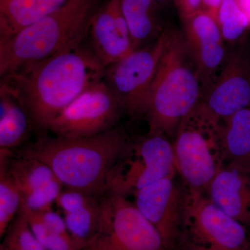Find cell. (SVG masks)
Instances as JSON below:
<instances>
[{"label": "cell", "instance_id": "27", "mask_svg": "<svg viewBox=\"0 0 250 250\" xmlns=\"http://www.w3.org/2000/svg\"><path fill=\"white\" fill-rule=\"evenodd\" d=\"M98 199L100 198L92 196L81 190L65 188L59 194L56 200V204L63 212V214H65L86 207Z\"/></svg>", "mask_w": 250, "mask_h": 250}, {"label": "cell", "instance_id": "14", "mask_svg": "<svg viewBox=\"0 0 250 250\" xmlns=\"http://www.w3.org/2000/svg\"><path fill=\"white\" fill-rule=\"evenodd\" d=\"M89 31L91 50L105 67L134 51L118 0H107L97 10Z\"/></svg>", "mask_w": 250, "mask_h": 250}, {"label": "cell", "instance_id": "25", "mask_svg": "<svg viewBox=\"0 0 250 250\" xmlns=\"http://www.w3.org/2000/svg\"><path fill=\"white\" fill-rule=\"evenodd\" d=\"M25 215L32 232L46 250H80L75 246L71 238L49 231L40 215L36 212L21 208Z\"/></svg>", "mask_w": 250, "mask_h": 250}, {"label": "cell", "instance_id": "5", "mask_svg": "<svg viewBox=\"0 0 250 250\" xmlns=\"http://www.w3.org/2000/svg\"><path fill=\"white\" fill-rule=\"evenodd\" d=\"M172 146L176 170L187 188L205 192L227 163L223 121L201 103L181 121Z\"/></svg>", "mask_w": 250, "mask_h": 250}, {"label": "cell", "instance_id": "3", "mask_svg": "<svg viewBox=\"0 0 250 250\" xmlns=\"http://www.w3.org/2000/svg\"><path fill=\"white\" fill-rule=\"evenodd\" d=\"M100 0H67L62 7L0 41L1 77L81 45Z\"/></svg>", "mask_w": 250, "mask_h": 250}, {"label": "cell", "instance_id": "1", "mask_svg": "<svg viewBox=\"0 0 250 250\" xmlns=\"http://www.w3.org/2000/svg\"><path fill=\"white\" fill-rule=\"evenodd\" d=\"M105 68L91 49L80 45L2 78L17 90L31 126L42 136L56 117L103 80Z\"/></svg>", "mask_w": 250, "mask_h": 250}, {"label": "cell", "instance_id": "34", "mask_svg": "<svg viewBox=\"0 0 250 250\" xmlns=\"http://www.w3.org/2000/svg\"></svg>", "mask_w": 250, "mask_h": 250}, {"label": "cell", "instance_id": "22", "mask_svg": "<svg viewBox=\"0 0 250 250\" xmlns=\"http://www.w3.org/2000/svg\"><path fill=\"white\" fill-rule=\"evenodd\" d=\"M22 195L4 164H0V237L2 238L10 224L21 208Z\"/></svg>", "mask_w": 250, "mask_h": 250}, {"label": "cell", "instance_id": "13", "mask_svg": "<svg viewBox=\"0 0 250 250\" xmlns=\"http://www.w3.org/2000/svg\"><path fill=\"white\" fill-rule=\"evenodd\" d=\"M182 21L184 39L204 93L214 82L228 57L225 40L216 20L205 11L198 10Z\"/></svg>", "mask_w": 250, "mask_h": 250}, {"label": "cell", "instance_id": "15", "mask_svg": "<svg viewBox=\"0 0 250 250\" xmlns=\"http://www.w3.org/2000/svg\"><path fill=\"white\" fill-rule=\"evenodd\" d=\"M205 192L220 209L250 229V164L227 162Z\"/></svg>", "mask_w": 250, "mask_h": 250}, {"label": "cell", "instance_id": "31", "mask_svg": "<svg viewBox=\"0 0 250 250\" xmlns=\"http://www.w3.org/2000/svg\"><path fill=\"white\" fill-rule=\"evenodd\" d=\"M236 1L242 12L246 15L250 24V0H236Z\"/></svg>", "mask_w": 250, "mask_h": 250}, {"label": "cell", "instance_id": "20", "mask_svg": "<svg viewBox=\"0 0 250 250\" xmlns=\"http://www.w3.org/2000/svg\"><path fill=\"white\" fill-rule=\"evenodd\" d=\"M100 199L80 209L64 214L67 230L79 250L91 248L101 233L103 215Z\"/></svg>", "mask_w": 250, "mask_h": 250}, {"label": "cell", "instance_id": "10", "mask_svg": "<svg viewBox=\"0 0 250 250\" xmlns=\"http://www.w3.org/2000/svg\"><path fill=\"white\" fill-rule=\"evenodd\" d=\"M123 111L121 102L103 80L56 117L48 130L57 137H89L116 127Z\"/></svg>", "mask_w": 250, "mask_h": 250}, {"label": "cell", "instance_id": "17", "mask_svg": "<svg viewBox=\"0 0 250 250\" xmlns=\"http://www.w3.org/2000/svg\"><path fill=\"white\" fill-rule=\"evenodd\" d=\"M67 0H0V41L57 11Z\"/></svg>", "mask_w": 250, "mask_h": 250}, {"label": "cell", "instance_id": "26", "mask_svg": "<svg viewBox=\"0 0 250 250\" xmlns=\"http://www.w3.org/2000/svg\"><path fill=\"white\" fill-rule=\"evenodd\" d=\"M63 185L58 179L22 195L21 208L36 213H42L52 208Z\"/></svg>", "mask_w": 250, "mask_h": 250}, {"label": "cell", "instance_id": "11", "mask_svg": "<svg viewBox=\"0 0 250 250\" xmlns=\"http://www.w3.org/2000/svg\"><path fill=\"white\" fill-rule=\"evenodd\" d=\"M176 174L156 181L133 195L135 205L160 233L166 250H178L185 207V187L176 181Z\"/></svg>", "mask_w": 250, "mask_h": 250}, {"label": "cell", "instance_id": "8", "mask_svg": "<svg viewBox=\"0 0 250 250\" xmlns=\"http://www.w3.org/2000/svg\"><path fill=\"white\" fill-rule=\"evenodd\" d=\"M170 31L166 27L154 42L105 68L104 81L129 116L146 115L149 91Z\"/></svg>", "mask_w": 250, "mask_h": 250}, {"label": "cell", "instance_id": "18", "mask_svg": "<svg viewBox=\"0 0 250 250\" xmlns=\"http://www.w3.org/2000/svg\"><path fill=\"white\" fill-rule=\"evenodd\" d=\"M31 125L30 118L17 90L1 82L0 87V149L20 147Z\"/></svg>", "mask_w": 250, "mask_h": 250}, {"label": "cell", "instance_id": "7", "mask_svg": "<svg viewBox=\"0 0 250 250\" xmlns=\"http://www.w3.org/2000/svg\"><path fill=\"white\" fill-rule=\"evenodd\" d=\"M177 174L173 146L166 136L149 134L131 142L112 170L106 193L123 197Z\"/></svg>", "mask_w": 250, "mask_h": 250}, {"label": "cell", "instance_id": "19", "mask_svg": "<svg viewBox=\"0 0 250 250\" xmlns=\"http://www.w3.org/2000/svg\"><path fill=\"white\" fill-rule=\"evenodd\" d=\"M0 164H4L21 195L57 179L53 170L45 163L0 149Z\"/></svg>", "mask_w": 250, "mask_h": 250}, {"label": "cell", "instance_id": "6", "mask_svg": "<svg viewBox=\"0 0 250 250\" xmlns=\"http://www.w3.org/2000/svg\"><path fill=\"white\" fill-rule=\"evenodd\" d=\"M186 188L179 250H250V229L220 209L205 191Z\"/></svg>", "mask_w": 250, "mask_h": 250}, {"label": "cell", "instance_id": "2", "mask_svg": "<svg viewBox=\"0 0 250 250\" xmlns=\"http://www.w3.org/2000/svg\"><path fill=\"white\" fill-rule=\"evenodd\" d=\"M129 142L125 130L120 127L89 137L42 135L16 154L45 163L64 187L100 198L106 193L112 170Z\"/></svg>", "mask_w": 250, "mask_h": 250}, {"label": "cell", "instance_id": "21", "mask_svg": "<svg viewBox=\"0 0 250 250\" xmlns=\"http://www.w3.org/2000/svg\"><path fill=\"white\" fill-rule=\"evenodd\" d=\"M227 162L250 164V106L223 120Z\"/></svg>", "mask_w": 250, "mask_h": 250}, {"label": "cell", "instance_id": "4", "mask_svg": "<svg viewBox=\"0 0 250 250\" xmlns=\"http://www.w3.org/2000/svg\"><path fill=\"white\" fill-rule=\"evenodd\" d=\"M202 94L183 33L171 28L148 98L147 134L174 137L181 121L200 103Z\"/></svg>", "mask_w": 250, "mask_h": 250}, {"label": "cell", "instance_id": "33", "mask_svg": "<svg viewBox=\"0 0 250 250\" xmlns=\"http://www.w3.org/2000/svg\"><path fill=\"white\" fill-rule=\"evenodd\" d=\"M92 250L89 249V248H88V249H84V250Z\"/></svg>", "mask_w": 250, "mask_h": 250}, {"label": "cell", "instance_id": "9", "mask_svg": "<svg viewBox=\"0 0 250 250\" xmlns=\"http://www.w3.org/2000/svg\"><path fill=\"white\" fill-rule=\"evenodd\" d=\"M103 227L92 250H166L160 233L126 197L106 193Z\"/></svg>", "mask_w": 250, "mask_h": 250}, {"label": "cell", "instance_id": "12", "mask_svg": "<svg viewBox=\"0 0 250 250\" xmlns=\"http://www.w3.org/2000/svg\"><path fill=\"white\" fill-rule=\"evenodd\" d=\"M221 120L250 106V44L228 52L223 68L200 103Z\"/></svg>", "mask_w": 250, "mask_h": 250}, {"label": "cell", "instance_id": "28", "mask_svg": "<svg viewBox=\"0 0 250 250\" xmlns=\"http://www.w3.org/2000/svg\"><path fill=\"white\" fill-rule=\"evenodd\" d=\"M38 213L40 215L41 220L49 231L62 236L71 238L67 230L64 218H62L58 213L53 211L52 208L45 210L42 213Z\"/></svg>", "mask_w": 250, "mask_h": 250}, {"label": "cell", "instance_id": "24", "mask_svg": "<svg viewBox=\"0 0 250 250\" xmlns=\"http://www.w3.org/2000/svg\"><path fill=\"white\" fill-rule=\"evenodd\" d=\"M1 246L13 250H46L31 231L21 209L4 233Z\"/></svg>", "mask_w": 250, "mask_h": 250}, {"label": "cell", "instance_id": "32", "mask_svg": "<svg viewBox=\"0 0 250 250\" xmlns=\"http://www.w3.org/2000/svg\"><path fill=\"white\" fill-rule=\"evenodd\" d=\"M156 1H159V2L161 4V6H163V5H165L167 4V3L170 2L172 0H156Z\"/></svg>", "mask_w": 250, "mask_h": 250}, {"label": "cell", "instance_id": "30", "mask_svg": "<svg viewBox=\"0 0 250 250\" xmlns=\"http://www.w3.org/2000/svg\"><path fill=\"white\" fill-rule=\"evenodd\" d=\"M225 0H202L200 10L208 13L217 21V16L220 6Z\"/></svg>", "mask_w": 250, "mask_h": 250}, {"label": "cell", "instance_id": "29", "mask_svg": "<svg viewBox=\"0 0 250 250\" xmlns=\"http://www.w3.org/2000/svg\"><path fill=\"white\" fill-rule=\"evenodd\" d=\"M172 1L178 10L182 20L200 10L202 0H172Z\"/></svg>", "mask_w": 250, "mask_h": 250}, {"label": "cell", "instance_id": "23", "mask_svg": "<svg viewBox=\"0 0 250 250\" xmlns=\"http://www.w3.org/2000/svg\"><path fill=\"white\" fill-rule=\"evenodd\" d=\"M217 22L225 41L233 42L241 39L250 27L249 21L242 12L236 0H225L220 6Z\"/></svg>", "mask_w": 250, "mask_h": 250}, {"label": "cell", "instance_id": "16", "mask_svg": "<svg viewBox=\"0 0 250 250\" xmlns=\"http://www.w3.org/2000/svg\"><path fill=\"white\" fill-rule=\"evenodd\" d=\"M129 29L134 50L157 40L166 28L161 4L156 0H118Z\"/></svg>", "mask_w": 250, "mask_h": 250}]
</instances>
